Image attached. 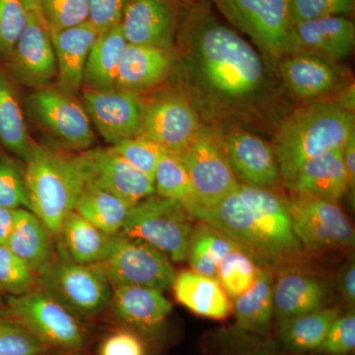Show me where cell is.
Instances as JSON below:
<instances>
[{
    "mask_svg": "<svg viewBox=\"0 0 355 355\" xmlns=\"http://www.w3.org/2000/svg\"><path fill=\"white\" fill-rule=\"evenodd\" d=\"M4 64L9 76L25 87L39 90L57 79L51 33L39 11H28L24 30Z\"/></svg>",
    "mask_w": 355,
    "mask_h": 355,
    "instance_id": "cell-14",
    "label": "cell"
},
{
    "mask_svg": "<svg viewBox=\"0 0 355 355\" xmlns=\"http://www.w3.org/2000/svg\"><path fill=\"white\" fill-rule=\"evenodd\" d=\"M286 188L294 196L338 202L349 191L343 149H336L307 161L299 168Z\"/></svg>",
    "mask_w": 355,
    "mask_h": 355,
    "instance_id": "cell-24",
    "label": "cell"
},
{
    "mask_svg": "<svg viewBox=\"0 0 355 355\" xmlns=\"http://www.w3.org/2000/svg\"><path fill=\"white\" fill-rule=\"evenodd\" d=\"M193 217L181 203L153 195L133 205L120 234L141 240L172 261L187 260Z\"/></svg>",
    "mask_w": 355,
    "mask_h": 355,
    "instance_id": "cell-4",
    "label": "cell"
},
{
    "mask_svg": "<svg viewBox=\"0 0 355 355\" xmlns=\"http://www.w3.org/2000/svg\"><path fill=\"white\" fill-rule=\"evenodd\" d=\"M202 128L197 111L183 95L159 96L148 104H141L139 135L168 153H183Z\"/></svg>",
    "mask_w": 355,
    "mask_h": 355,
    "instance_id": "cell-13",
    "label": "cell"
},
{
    "mask_svg": "<svg viewBox=\"0 0 355 355\" xmlns=\"http://www.w3.org/2000/svg\"><path fill=\"white\" fill-rule=\"evenodd\" d=\"M354 137V111L338 103H310L294 110L282 121L273 139L280 179L288 186L307 161L343 149Z\"/></svg>",
    "mask_w": 355,
    "mask_h": 355,
    "instance_id": "cell-2",
    "label": "cell"
},
{
    "mask_svg": "<svg viewBox=\"0 0 355 355\" xmlns=\"http://www.w3.org/2000/svg\"><path fill=\"white\" fill-rule=\"evenodd\" d=\"M85 183H91L135 205L155 193L153 179L135 169L113 147L88 149L78 154Z\"/></svg>",
    "mask_w": 355,
    "mask_h": 355,
    "instance_id": "cell-16",
    "label": "cell"
},
{
    "mask_svg": "<svg viewBox=\"0 0 355 355\" xmlns=\"http://www.w3.org/2000/svg\"><path fill=\"white\" fill-rule=\"evenodd\" d=\"M99 355H146V350L137 334L118 331L105 338Z\"/></svg>",
    "mask_w": 355,
    "mask_h": 355,
    "instance_id": "cell-47",
    "label": "cell"
},
{
    "mask_svg": "<svg viewBox=\"0 0 355 355\" xmlns=\"http://www.w3.org/2000/svg\"><path fill=\"white\" fill-rule=\"evenodd\" d=\"M24 181L31 210L51 234L58 235L74 211L85 184L78 154L58 153L34 144L25 160Z\"/></svg>",
    "mask_w": 355,
    "mask_h": 355,
    "instance_id": "cell-3",
    "label": "cell"
},
{
    "mask_svg": "<svg viewBox=\"0 0 355 355\" xmlns=\"http://www.w3.org/2000/svg\"><path fill=\"white\" fill-rule=\"evenodd\" d=\"M183 39L190 76L217 103L249 102L265 86L266 65L258 51L205 6L189 14Z\"/></svg>",
    "mask_w": 355,
    "mask_h": 355,
    "instance_id": "cell-1",
    "label": "cell"
},
{
    "mask_svg": "<svg viewBox=\"0 0 355 355\" xmlns=\"http://www.w3.org/2000/svg\"><path fill=\"white\" fill-rule=\"evenodd\" d=\"M28 20V10L21 0H0V62L10 55Z\"/></svg>",
    "mask_w": 355,
    "mask_h": 355,
    "instance_id": "cell-42",
    "label": "cell"
},
{
    "mask_svg": "<svg viewBox=\"0 0 355 355\" xmlns=\"http://www.w3.org/2000/svg\"><path fill=\"white\" fill-rule=\"evenodd\" d=\"M43 291L76 316H92L111 302L112 286L99 263L86 265L62 258L39 275Z\"/></svg>",
    "mask_w": 355,
    "mask_h": 355,
    "instance_id": "cell-6",
    "label": "cell"
},
{
    "mask_svg": "<svg viewBox=\"0 0 355 355\" xmlns=\"http://www.w3.org/2000/svg\"><path fill=\"white\" fill-rule=\"evenodd\" d=\"M36 273L6 245H0V289L19 296L32 291Z\"/></svg>",
    "mask_w": 355,
    "mask_h": 355,
    "instance_id": "cell-39",
    "label": "cell"
},
{
    "mask_svg": "<svg viewBox=\"0 0 355 355\" xmlns=\"http://www.w3.org/2000/svg\"><path fill=\"white\" fill-rule=\"evenodd\" d=\"M354 0H291L293 24L304 21L349 16L354 11Z\"/></svg>",
    "mask_w": 355,
    "mask_h": 355,
    "instance_id": "cell-44",
    "label": "cell"
},
{
    "mask_svg": "<svg viewBox=\"0 0 355 355\" xmlns=\"http://www.w3.org/2000/svg\"><path fill=\"white\" fill-rule=\"evenodd\" d=\"M99 34L89 21L51 33L57 60L58 88L60 90L71 95L81 90L89 51Z\"/></svg>",
    "mask_w": 355,
    "mask_h": 355,
    "instance_id": "cell-23",
    "label": "cell"
},
{
    "mask_svg": "<svg viewBox=\"0 0 355 355\" xmlns=\"http://www.w3.org/2000/svg\"><path fill=\"white\" fill-rule=\"evenodd\" d=\"M0 144L24 161L34 146L10 76L0 69Z\"/></svg>",
    "mask_w": 355,
    "mask_h": 355,
    "instance_id": "cell-34",
    "label": "cell"
},
{
    "mask_svg": "<svg viewBox=\"0 0 355 355\" xmlns=\"http://www.w3.org/2000/svg\"><path fill=\"white\" fill-rule=\"evenodd\" d=\"M28 11H39L40 0H21Z\"/></svg>",
    "mask_w": 355,
    "mask_h": 355,
    "instance_id": "cell-51",
    "label": "cell"
},
{
    "mask_svg": "<svg viewBox=\"0 0 355 355\" xmlns=\"http://www.w3.org/2000/svg\"><path fill=\"white\" fill-rule=\"evenodd\" d=\"M260 270L261 266L249 254L236 248L219 263L216 279L233 300L253 286Z\"/></svg>",
    "mask_w": 355,
    "mask_h": 355,
    "instance_id": "cell-37",
    "label": "cell"
},
{
    "mask_svg": "<svg viewBox=\"0 0 355 355\" xmlns=\"http://www.w3.org/2000/svg\"><path fill=\"white\" fill-rule=\"evenodd\" d=\"M83 106L91 123L112 146L139 135L141 103L137 95L120 90H89L83 92Z\"/></svg>",
    "mask_w": 355,
    "mask_h": 355,
    "instance_id": "cell-17",
    "label": "cell"
},
{
    "mask_svg": "<svg viewBox=\"0 0 355 355\" xmlns=\"http://www.w3.org/2000/svg\"><path fill=\"white\" fill-rule=\"evenodd\" d=\"M338 289L343 300L354 309L355 304V261L350 259L338 273Z\"/></svg>",
    "mask_w": 355,
    "mask_h": 355,
    "instance_id": "cell-48",
    "label": "cell"
},
{
    "mask_svg": "<svg viewBox=\"0 0 355 355\" xmlns=\"http://www.w3.org/2000/svg\"><path fill=\"white\" fill-rule=\"evenodd\" d=\"M44 345L15 319L0 317V355H41Z\"/></svg>",
    "mask_w": 355,
    "mask_h": 355,
    "instance_id": "cell-41",
    "label": "cell"
},
{
    "mask_svg": "<svg viewBox=\"0 0 355 355\" xmlns=\"http://www.w3.org/2000/svg\"><path fill=\"white\" fill-rule=\"evenodd\" d=\"M128 0H87L88 21L100 33L120 24Z\"/></svg>",
    "mask_w": 355,
    "mask_h": 355,
    "instance_id": "cell-46",
    "label": "cell"
},
{
    "mask_svg": "<svg viewBox=\"0 0 355 355\" xmlns=\"http://www.w3.org/2000/svg\"><path fill=\"white\" fill-rule=\"evenodd\" d=\"M121 25L100 33L89 51L83 85L89 90H110L116 87V77L128 46Z\"/></svg>",
    "mask_w": 355,
    "mask_h": 355,
    "instance_id": "cell-29",
    "label": "cell"
},
{
    "mask_svg": "<svg viewBox=\"0 0 355 355\" xmlns=\"http://www.w3.org/2000/svg\"><path fill=\"white\" fill-rule=\"evenodd\" d=\"M189 214L220 231L261 268H277L272 252L254 225L247 205L236 190L211 207H196Z\"/></svg>",
    "mask_w": 355,
    "mask_h": 355,
    "instance_id": "cell-15",
    "label": "cell"
},
{
    "mask_svg": "<svg viewBox=\"0 0 355 355\" xmlns=\"http://www.w3.org/2000/svg\"><path fill=\"white\" fill-rule=\"evenodd\" d=\"M112 288L123 286L153 287L163 291L174 284L172 261L139 239L114 235L108 256L99 263Z\"/></svg>",
    "mask_w": 355,
    "mask_h": 355,
    "instance_id": "cell-7",
    "label": "cell"
},
{
    "mask_svg": "<svg viewBox=\"0 0 355 355\" xmlns=\"http://www.w3.org/2000/svg\"><path fill=\"white\" fill-rule=\"evenodd\" d=\"M331 286L328 280L296 266L277 270L273 284V311L277 321L326 307Z\"/></svg>",
    "mask_w": 355,
    "mask_h": 355,
    "instance_id": "cell-20",
    "label": "cell"
},
{
    "mask_svg": "<svg viewBox=\"0 0 355 355\" xmlns=\"http://www.w3.org/2000/svg\"><path fill=\"white\" fill-rule=\"evenodd\" d=\"M172 288L179 303L198 316L223 320L232 311L230 299L218 280L193 270L178 273Z\"/></svg>",
    "mask_w": 355,
    "mask_h": 355,
    "instance_id": "cell-27",
    "label": "cell"
},
{
    "mask_svg": "<svg viewBox=\"0 0 355 355\" xmlns=\"http://www.w3.org/2000/svg\"><path fill=\"white\" fill-rule=\"evenodd\" d=\"M39 12L50 33L88 21L87 0H40Z\"/></svg>",
    "mask_w": 355,
    "mask_h": 355,
    "instance_id": "cell-38",
    "label": "cell"
},
{
    "mask_svg": "<svg viewBox=\"0 0 355 355\" xmlns=\"http://www.w3.org/2000/svg\"><path fill=\"white\" fill-rule=\"evenodd\" d=\"M237 191L272 252L277 270L296 266L305 250L294 233L286 200L268 188L251 184L240 183Z\"/></svg>",
    "mask_w": 355,
    "mask_h": 355,
    "instance_id": "cell-10",
    "label": "cell"
},
{
    "mask_svg": "<svg viewBox=\"0 0 355 355\" xmlns=\"http://www.w3.org/2000/svg\"><path fill=\"white\" fill-rule=\"evenodd\" d=\"M112 147L135 169L154 179L159 158L164 151L157 144L144 135H137Z\"/></svg>",
    "mask_w": 355,
    "mask_h": 355,
    "instance_id": "cell-40",
    "label": "cell"
},
{
    "mask_svg": "<svg viewBox=\"0 0 355 355\" xmlns=\"http://www.w3.org/2000/svg\"><path fill=\"white\" fill-rule=\"evenodd\" d=\"M3 304H4V300H3V297H2L1 289H0V307H1V306H3Z\"/></svg>",
    "mask_w": 355,
    "mask_h": 355,
    "instance_id": "cell-52",
    "label": "cell"
},
{
    "mask_svg": "<svg viewBox=\"0 0 355 355\" xmlns=\"http://www.w3.org/2000/svg\"><path fill=\"white\" fill-rule=\"evenodd\" d=\"M128 44L172 50L178 13L172 0H128L120 23Z\"/></svg>",
    "mask_w": 355,
    "mask_h": 355,
    "instance_id": "cell-18",
    "label": "cell"
},
{
    "mask_svg": "<svg viewBox=\"0 0 355 355\" xmlns=\"http://www.w3.org/2000/svg\"><path fill=\"white\" fill-rule=\"evenodd\" d=\"M16 209L0 207V245H6L12 230Z\"/></svg>",
    "mask_w": 355,
    "mask_h": 355,
    "instance_id": "cell-50",
    "label": "cell"
},
{
    "mask_svg": "<svg viewBox=\"0 0 355 355\" xmlns=\"http://www.w3.org/2000/svg\"><path fill=\"white\" fill-rule=\"evenodd\" d=\"M282 80L299 99H317L336 88L338 72L331 62L317 55L295 53L279 60Z\"/></svg>",
    "mask_w": 355,
    "mask_h": 355,
    "instance_id": "cell-26",
    "label": "cell"
},
{
    "mask_svg": "<svg viewBox=\"0 0 355 355\" xmlns=\"http://www.w3.org/2000/svg\"><path fill=\"white\" fill-rule=\"evenodd\" d=\"M173 62L172 50L128 44L114 88L137 96L150 90L168 76Z\"/></svg>",
    "mask_w": 355,
    "mask_h": 355,
    "instance_id": "cell-25",
    "label": "cell"
},
{
    "mask_svg": "<svg viewBox=\"0 0 355 355\" xmlns=\"http://www.w3.org/2000/svg\"><path fill=\"white\" fill-rule=\"evenodd\" d=\"M0 207L31 210L24 175L12 161L4 157H0Z\"/></svg>",
    "mask_w": 355,
    "mask_h": 355,
    "instance_id": "cell-43",
    "label": "cell"
},
{
    "mask_svg": "<svg viewBox=\"0 0 355 355\" xmlns=\"http://www.w3.org/2000/svg\"><path fill=\"white\" fill-rule=\"evenodd\" d=\"M64 258L86 265L100 263L108 256L114 235L95 227L72 211L64 219L60 234Z\"/></svg>",
    "mask_w": 355,
    "mask_h": 355,
    "instance_id": "cell-31",
    "label": "cell"
},
{
    "mask_svg": "<svg viewBox=\"0 0 355 355\" xmlns=\"http://www.w3.org/2000/svg\"><path fill=\"white\" fill-rule=\"evenodd\" d=\"M50 234V231L34 212L18 209L6 245L39 277L53 261Z\"/></svg>",
    "mask_w": 355,
    "mask_h": 355,
    "instance_id": "cell-28",
    "label": "cell"
},
{
    "mask_svg": "<svg viewBox=\"0 0 355 355\" xmlns=\"http://www.w3.org/2000/svg\"><path fill=\"white\" fill-rule=\"evenodd\" d=\"M343 163L347 172L349 191H354L355 186V137L347 141L343 148Z\"/></svg>",
    "mask_w": 355,
    "mask_h": 355,
    "instance_id": "cell-49",
    "label": "cell"
},
{
    "mask_svg": "<svg viewBox=\"0 0 355 355\" xmlns=\"http://www.w3.org/2000/svg\"><path fill=\"white\" fill-rule=\"evenodd\" d=\"M132 205L118 196L91 183H85L74 211L108 235L121 232Z\"/></svg>",
    "mask_w": 355,
    "mask_h": 355,
    "instance_id": "cell-33",
    "label": "cell"
},
{
    "mask_svg": "<svg viewBox=\"0 0 355 355\" xmlns=\"http://www.w3.org/2000/svg\"><path fill=\"white\" fill-rule=\"evenodd\" d=\"M153 181L156 195L181 203L188 211L195 207L193 184L181 154L163 151Z\"/></svg>",
    "mask_w": 355,
    "mask_h": 355,
    "instance_id": "cell-36",
    "label": "cell"
},
{
    "mask_svg": "<svg viewBox=\"0 0 355 355\" xmlns=\"http://www.w3.org/2000/svg\"><path fill=\"white\" fill-rule=\"evenodd\" d=\"M354 349L355 314L352 309L336 318L318 352L324 355H349Z\"/></svg>",
    "mask_w": 355,
    "mask_h": 355,
    "instance_id": "cell-45",
    "label": "cell"
},
{
    "mask_svg": "<svg viewBox=\"0 0 355 355\" xmlns=\"http://www.w3.org/2000/svg\"><path fill=\"white\" fill-rule=\"evenodd\" d=\"M275 275L270 268H261L258 277L247 291L233 299V312L238 327L250 333L266 335L270 329L273 311Z\"/></svg>",
    "mask_w": 355,
    "mask_h": 355,
    "instance_id": "cell-30",
    "label": "cell"
},
{
    "mask_svg": "<svg viewBox=\"0 0 355 355\" xmlns=\"http://www.w3.org/2000/svg\"><path fill=\"white\" fill-rule=\"evenodd\" d=\"M30 106L44 132L67 150L83 153L94 144L92 123L74 95L44 87L33 94Z\"/></svg>",
    "mask_w": 355,
    "mask_h": 355,
    "instance_id": "cell-12",
    "label": "cell"
},
{
    "mask_svg": "<svg viewBox=\"0 0 355 355\" xmlns=\"http://www.w3.org/2000/svg\"><path fill=\"white\" fill-rule=\"evenodd\" d=\"M181 156L193 184L196 198L193 207L216 205L239 187V180L229 164L222 139L209 128H202Z\"/></svg>",
    "mask_w": 355,
    "mask_h": 355,
    "instance_id": "cell-11",
    "label": "cell"
},
{
    "mask_svg": "<svg viewBox=\"0 0 355 355\" xmlns=\"http://www.w3.org/2000/svg\"><path fill=\"white\" fill-rule=\"evenodd\" d=\"M111 301L121 321L149 336H155L162 331L173 309L163 291L153 287H114Z\"/></svg>",
    "mask_w": 355,
    "mask_h": 355,
    "instance_id": "cell-22",
    "label": "cell"
},
{
    "mask_svg": "<svg viewBox=\"0 0 355 355\" xmlns=\"http://www.w3.org/2000/svg\"><path fill=\"white\" fill-rule=\"evenodd\" d=\"M6 315H7L6 312H4V311L0 310V317H1V316H6Z\"/></svg>",
    "mask_w": 355,
    "mask_h": 355,
    "instance_id": "cell-53",
    "label": "cell"
},
{
    "mask_svg": "<svg viewBox=\"0 0 355 355\" xmlns=\"http://www.w3.org/2000/svg\"><path fill=\"white\" fill-rule=\"evenodd\" d=\"M294 233L311 253L354 247V226L336 202L294 196L286 200Z\"/></svg>",
    "mask_w": 355,
    "mask_h": 355,
    "instance_id": "cell-8",
    "label": "cell"
},
{
    "mask_svg": "<svg viewBox=\"0 0 355 355\" xmlns=\"http://www.w3.org/2000/svg\"><path fill=\"white\" fill-rule=\"evenodd\" d=\"M234 27L270 60L295 53L291 0H212Z\"/></svg>",
    "mask_w": 355,
    "mask_h": 355,
    "instance_id": "cell-5",
    "label": "cell"
},
{
    "mask_svg": "<svg viewBox=\"0 0 355 355\" xmlns=\"http://www.w3.org/2000/svg\"><path fill=\"white\" fill-rule=\"evenodd\" d=\"M293 41L295 53H310L331 62L343 60L354 48V22L347 16H331L297 23Z\"/></svg>",
    "mask_w": 355,
    "mask_h": 355,
    "instance_id": "cell-21",
    "label": "cell"
},
{
    "mask_svg": "<svg viewBox=\"0 0 355 355\" xmlns=\"http://www.w3.org/2000/svg\"><path fill=\"white\" fill-rule=\"evenodd\" d=\"M229 164L242 184L270 188L279 183V166L272 146L258 135L235 130L222 139Z\"/></svg>",
    "mask_w": 355,
    "mask_h": 355,
    "instance_id": "cell-19",
    "label": "cell"
},
{
    "mask_svg": "<svg viewBox=\"0 0 355 355\" xmlns=\"http://www.w3.org/2000/svg\"><path fill=\"white\" fill-rule=\"evenodd\" d=\"M342 314L338 307H323L300 316L279 322V340L291 352L297 354L318 350L331 324Z\"/></svg>",
    "mask_w": 355,
    "mask_h": 355,
    "instance_id": "cell-32",
    "label": "cell"
},
{
    "mask_svg": "<svg viewBox=\"0 0 355 355\" xmlns=\"http://www.w3.org/2000/svg\"><path fill=\"white\" fill-rule=\"evenodd\" d=\"M9 313L44 345L78 350L84 331L76 315L46 292L29 291L7 299Z\"/></svg>",
    "mask_w": 355,
    "mask_h": 355,
    "instance_id": "cell-9",
    "label": "cell"
},
{
    "mask_svg": "<svg viewBox=\"0 0 355 355\" xmlns=\"http://www.w3.org/2000/svg\"><path fill=\"white\" fill-rule=\"evenodd\" d=\"M236 248L239 247L220 231L200 221L191 231L187 261L193 272L216 279L219 263Z\"/></svg>",
    "mask_w": 355,
    "mask_h": 355,
    "instance_id": "cell-35",
    "label": "cell"
}]
</instances>
